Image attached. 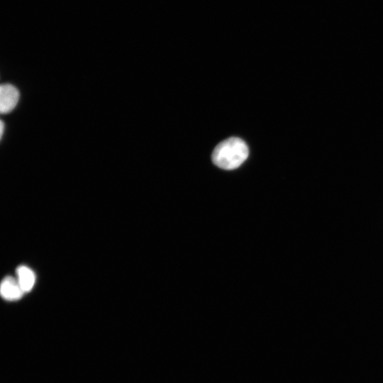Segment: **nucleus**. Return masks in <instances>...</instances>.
Masks as SVG:
<instances>
[{
  "instance_id": "obj_1",
  "label": "nucleus",
  "mask_w": 383,
  "mask_h": 383,
  "mask_svg": "<svg viewBox=\"0 0 383 383\" xmlns=\"http://www.w3.org/2000/svg\"><path fill=\"white\" fill-rule=\"evenodd\" d=\"M248 154L245 142L239 138L231 137L216 146L212 152V160L218 167L231 170L240 167Z\"/></svg>"
},
{
  "instance_id": "obj_2",
  "label": "nucleus",
  "mask_w": 383,
  "mask_h": 383,
  "mask_svg": "<svg viewBox=\"0 0 383 383\" xmlns=\"http://www.w3.org/2000/svg\"><path fill=\"white\" fill-rule=\"evenodd\" d=\"M20 94L12 84H4L0 87V111L1 113L11 112L17 105Z\"/></svg>"
},
{
  "instance_id": "obj_3",
  "label": "nucleus",
  "mask_w": 383,
  "mask_h": 383,
  "mask_svg": "<svg viewBox=\"0 0 383 383\" xmlns=\"http://www.w3.org/2000/svg\"><path fill=\"white\" fill-rule=\"evenodd\" d=\"M0 292L1 296L8 301H16L21 299L24 292L21 287L17 279L6 277L1 283Z\"/></svg>"
},
{
  "instance_id": "obj_4",
  "label": "nucleus",
  "mask_w": 383,
  "mask_h": 383,
  "mask_svg": "<svg viewBox=\"0 0 383 383\" xmlns=\"http://www.w3.org/2000/svg\"><path fill=\"white\" fill-rule=\"evenodd\" d=\"M17 280L24 293L29 292L35 282L34 272L27 266L21 265L16 269Z\"/></svg>"
},
{
  "instance_id": "obj_5",
  "label": "nucleus",
  "mask_w": 383,
  "mask_h": 383,
  "mask_svg": "<svg viewBox=\"0 0 383 383\" xmlns=\"http://www.w3.org/2000/svg\"><path fill=\"white\" fill-rule=\"evenodd\" d=\"M4 122L1 121V126H0V129H1V131H0V135H1V138H2L3 133H4Z\"/></svg>"
}]
</instances>
